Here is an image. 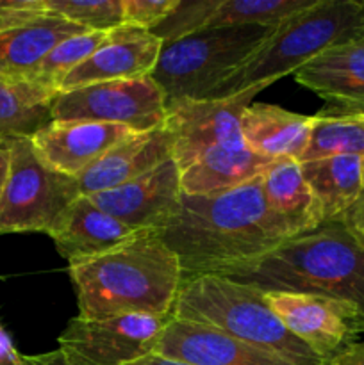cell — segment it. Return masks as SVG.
<instances>
[{
  "label": "cell",
  "instance_id": "obj_35",
  "mask_svg": "<svg viewBox=\"0 0 364 365\" xmlns=\"http://www.w3.org/2000/svg\"><path fill=\"white\" fill-rule=\"evenodd\" d=\"M24 365H70L59 349L43 353V355H24Z\"/></svg>",
  "mask_w": 364,
  "mask_h": 365
},
{
  "label": "cell",
  "instance_id": "obj_13",
  "mask_svg": "<svg viewBox=\"0 0 364 365\" xmlns=\"http://www.w3.org/2000/svg\"><path fill=\"white\" fill-rule=\"evenodd\" d=\"M163 41L150 31L123 24L107 34L106 41L61 82L59 93L98 82L125 81L152 75Z\"/></svg>",
  "mask_w": 364,
  "mask_h": 365
},
{
  "label": "cell",
  "instance_id": "obj_26",
  "mask_svg": "<svg viewBox=\"0 0 364 365\" xmlns=\"http://www.w3.org/2000/svg\"><path fill=\"white\" fill-rule=\"evenodd\" d=\"M314 2L316 0H220L206 29L236 27V25L275 27L285 18L313 6Z\"/></svg>",
  "mask_w": 364,
  "mask_h": 365
},
{
  "label": "cell",
  "instance_id": "obj_23",
  "mask_svg": "<svg viewBox=\"0 0 364 365\" xmlns=\"http://www.w3.org/2000/svg\"><path fill=\"white\" fill-rule=\"evenodd\" d=\"M273 160L252 152L248 146L241 150H214L181 171L182 192L211 195L232 189L263 175Z\"/></svg>",
  "mask_w": 364,
  "mask_h": 365
},
{
  "label": "cell",
  "instance_id": "obj_1",
  "mask_svg": "<svg viewBox=\"0 0 364 365\" xmlns=\"http://www.w3.org/2000/svg\"><path fill=\"white\" fill-rule=\"evenodd\" d=\"M161 237L178 257L184 278L253 260L291 239L264 198L263 175L211 195L182 192Z\"/></svg>",
  "mask_w": 364,
  "mask_h": 365
},
{
  "label": "cell",
  "instance_id": "obj_9",
  "mask_svg": "<svg viewBox=\"0 0 364 365\" xmlns=\"http://www.w3.org/2000/svg\"><path fill=\"white\" fill-rule=\"evenodd\" d=\"M171 316L106 319L74 317L59 335V351L70 365H128L156 353Z\"/></svg>",
  "mask_w": 364,
  "mask_h": 365
},
{
  "label": "cell",
  "instance_id": "obj_5",
  "mask_svg": "<svg viewBox=\"0 0 364 365\" xmlns=\"http://www.w3.org/2000/svg\"><path fill=\"white\" fill-rule=\"evenodd\" d=\"M171 317L214 328L228 337L284 356L296 365L323 364L275 316L264 292L221 274L207 273L184 278Z\"/></svg>",
  "mask_w": 364,
  "mask_h": 365
},
{
  "label": "cell",
  "instance_id": "obj_18",
  "mask_svg": "<svg viewBox=\"0 0 364 365\" xmlns=\"http://www.w3.org/2000/svg\"><path fill=\"white\" fill-rule=\"evenodd\" d=\"M138 232L141 230H136L103 212L88 196H79L57 217L49 235L56 245L57 253L71 264L102 255L123 245Z\"/></svg>",
  "mask_w": 364,
  "mask_h": 365
},
{
  "label": "cell",
  "instance_id": "obj_6",
  "mask_svg": "<svg viewBox=\"0 0 364 365\" xmlns=\"http://www.w3.org/2000/svg\"><path fill=\"white\" fill-rule=\"evenodd\" d=\"M277 27V25H275ZM266 25H236L198 31L164 43L152 78L166 107L182 100H209L275 31Z\"/></svg>",
  "mask_w": 364,
  "mask_h": 365
},
{
  "label": "cell",
  "instance_id": "obj_20",
  "mask_svg": "<svg viewBox=\"0 0 364 365\" xmlns=\"http://www.w3.org/2000/svg\"><path fill=\"white\" fill-rule=\"evenodd\" d=\"M263 192L271 212L288 228L289 237L305 234L323 223L298 160H273L263 173Z\"/></svg>",
  "mask_w": 364,
  "mask_h": 365
},
{
  "label": "cell",
  "instance_id": "obj_38",
  "mask_svg": "<svg viewBox=\"0 0 364 365\" xmlns=\"http://www.w3.org/2000/svg\"><path fill=\"white\" fill-rule=\"evenodd\" d=\"M360 114H363V116H364V113H360Z\"/></svg>",
  "mask_w": 364,
  "mask_h": 365
},
{
  "label": "cell",
  "instance_id": "obj_10",
  "mask_svg": "<svg viewBox=\"0 0 364 365\" xmlns=\"http://www.w3.org/2000/svg\"><path fill=\"white\" fill-rule=\"evenodd\" d=\"M257 93L248 89L228 98L182 100L166 107L164 127L171 134V159L178 171L214 150L246 148L241 116Z\"/></svg>",
  "mask_w": 364,
  "mask_h": 365
},
{
  "label": "cell",
  "instance_id": "obj_16",
  "mask_svg": "<svg viewBox=\"0 0 364 365\" xmlns=\"http://www.w3.org/2000/svg\"><path fill=\"white\" fill-rule=\"evenodd\" d=\"M338 113H364V38L334 45L293 73Z\"/></svg>",
  "mask_w": 364,
  "mask_h": 365
},
{
  "label": "cell",
  "instance_id": "obj_14",
  "mask_svg": "<svg viewBox=\"0 0 364 365\" xmlns=\"http://www.w3.org/2000/svg\"><path fill=\"white\" fill-rule=\"evenodd\" d=\"M156 355L189 365H296L214 328L171 317Z\"/></svg>",
  "mask_w": 364,
  "mask_h": 365
},
{
  "label": "cell",
  "instance_id": "obj_33",
  "mask_svg": "<svg viewBox=\"0 0 364 365\" xmlns=\"http://www.w3.org/2000/svg\"><path fill=\"white\" fill-rule=\"evenodd\" d=\"M321 365H364V341L352 342L330 359L323 360Z\"/></svg>",
  "mask_w": 364,
  "mask_h": 365
},
{
  "label": "cell",
  "instance_id": "obj_8",
  "mask_svg": "<svg viewBox=\"0 0 364 365\" xmlns=\"http://www.w3.org/2000/svg\"><path fill=\"white\" fill-rule=\"evenodd\" d=\"M52 121H95L148 132L166 121V100L152 75L98 82L57 93Z\"/></svg>",
  "mask_w": 364,
  "mask_h": 365
},
{
  "label": "cell",
  "instance_id": "obj_2",
  "mask_svg": "<svg viewBox=\"0 0 364 365\" xmlns=\"http://www.w3.org/2000/svg\"><path fill=\"white\" fill-rule=\"evenodd\" d=\"M79 317L171 316L184 273L159 230H141L123 245L68 264Z\"/></svg>",
  "mask_w": 364,
  "mask_h": 365
},
{
  "label": "cell",
  "instance_id": "obj_24",
  "mask_svg": "<svg viewBox=\"0 0 364 365\" xmlns=\"http://www.w3.org/2000/svg\"><path fill=\"white\" fill-rule=\"evenodd\" d=\"M57 96L31 77L0 78V141L29 138L52 121Z\"/></svg>",
  "mask_w": 364,
  "mask_h": 365
},
{
  "label": "cell",
  "instance_id": "obj_31",
  "mask_svg": "<svg viewBox=\"0 0 364 365\" xmlns=\"http://www.w3.org/2000/svg\"><path fill=\"white\" fill-rule=\"evenodd\" d=\"M46 14L45 0H0V32L24 27Z\"/></svg>",
  "mask_w": 364,
  "mask_h": 365
},
{
  "label": "cell",
  "instance_id": "obj_4",
  "mask_svg": "<svg viewBox=\"0 0 364 365\" xmlns=\"http://www.w3.org/2000/svg\"><path fill=\"white\" fill-rule=\"evenodd\" d=\"M364 38V0H316L285 18L263 46L216 88L209 100L273 84L334 45Z\"/></svg>",
  "mask_w": 364,
  "mask_h": 365
},
{
  "label": "cell",
  "instance_id": "obj_21",
  "mask_svg": "<svg viewBox=\"0 0 364 365\" xmlns=\"http://www.w3.org/2000/svg\"><path fill=\"white\" fill-rule=\"evenodd\" d=\"M300 168L323 223L339 220L363 196L364 157L330 155L300 163Z\"/></svg>",
  "mask_w": 364,
  "mask_h": 365
},
{
  "label": "cell",
  "instance_id": "obj_15",
  "mask_svg": "<svg viewBox=\"0 0 364 365\" xmlns=\"http://www.w3.org/2000/svg\"><path fill=\"white\" fill-rule=\"evenodd\" d=\"M134 134L131 128L95 121H50L31 138L36 153L59 173L79 178L116 143Z\"/></svg>",
  "mask_w": 364,
  "mask_h": 365
},
{
  "label": "cell",
  "instance_id": "obj_7",
  "mask_svg": "<svg viewBox=\"0 0 364 365\" xmlns=\"http://www.w3.org/2000/svg\"><path fill=\"white\" fill-rule=\"evenodd\" d=\"M9 175L0 195V232H45L81 195L77 178L50 168L31 139L7 141Z\"/></svg>",
  "mask_w": 364,
  "mask_h": 365
},
{
  "label": "cell",
  "instance_id": "obj_19",
  "mask_svg": "<svg viewBox=\"0 0 364 365\" xmlns=\"http://www.w3.org/2000/svg\"><path fill=\"white\" fill-rule=\"evenodd\" d=\"M316 116H305L278 106L252 102L241 116L246 146L271 160H300L309 146Z\"/></svg>",
  "mask_w": 364,
  "mask_h": 365
},
{
  "label": "cell",
  "instance_id": "obj_11",
  "mask_svg": "<svg viewBox=\"0 0 364 365\" xmlns=\"http://www.w3.org/2000/svg\"><path fill=\"white\" fill-rule=\"evenodd\" d=\"M266 302L282 324L321 360L364 334L359 310L346 302L307 292H266Z\"/></svg>",
  "mask_w": 364,
  "mask_h": 365
},
{
  "label": "cell",
  "instance_id": "obj_29",
  "mask_svg": "<svg viewBox=\"0 0 364 365\" xmlns=\"http://www.w3.org/2000/svg\"><path fill=\"white\" fill-rule=\"evenodd\" d=\"M218 2L220 0H191V2L181 0L178 6L150 32L156 34L164 45L203 31Z\"/></svg>",
  "mask_w": 364,
  "mask_h": 365
},
{
  "label": "cell",
  "instance_id": "obj_3",
  "mask_svg": "<svg viewBox=\"0 0 364 365\" xmlns=\"http://www.w3.org/2000/svg\"><path fill=\"white\" fill-rule=\"evenodd\" d=\"M261 292H307L346 302L364 323V246L339 221L288 239L246 262L213 271Z\"/></svg>",
  "mask_w": 364,
  "mask_h": 365
},
{
  "label": "cell",
  "instance_id": "obj_39",
  "mask_svg": "<svg viewBox=\"0 0 364 365\" xmlns=\"http://www.w3.org/2000/svg\"><path fill=\"white\" fill-rule=\"evenodd\" d=\"M0 143H4V141H0Z\"/></svg>",
  "mask_w": 364,
  "mask_h": 365
},
{
  "label": "cell",
  "instance_id": "obj_25",
  "mask_svg": "<svg viewBox=\"0 0 364 365\" xmlns=\"http://www.w3.org/2000/svg\"><path fill=\"white\" fill-rule=\"evenodd\" d=\"M330 155L364 157V116L360 113L321 110L316 114L309 146L298 163Z\"/></svg>",
  "mask_w": 364,
  "mask_h": 365
},
{
  "label": "cell",
  "instance_id": "obj_36",
  "mask_svg": "<svg viewBox=\"0 0 364 365\" xmlns=\"http://www.w3.org/2000/svg\"><path fill=\"white\" fill-rule=\"evenodd\" d=\"M7 175H9V146L7 143H0V195L6 185Z\"/></svg>",
  "mask_w": 364,
  "mask_h": 365
},
{
  "label": "cell",
  "instance_id": "obj_32",
  "mask_svg": "<svg viewBox=\"0 0 364 365\" xmlns=\"http://www.w3.org/2000/svg\"><path fill=\"white\" fill-rule=\"evenodd\" d=\"M335 221H339V223L346 228V232H348L360 246H364V192L363 196H360V198Z\"/></svg>",
  "mask_w": 364,
  "mask_h": 365
},
{
  "label": "cell",
  "instance_id": "obj_12",
  "mask_svg": "<svg viewBox=\"0 0 364 365\" xmlns=\"http://www.w3.org/2000/svg\"><path fill=\"white\" fill-rule=\"evenodd\" d=\"M181 171L173 159L111 191L89 195L96 207L136 230H163L181 205Z\"/></svg>",
  "mask_w": 364,
  "mask_h": 365
},
{
  "label": "cell",
  "instance_id": "obj_17",
  "mask_svg": "<svg viewBox=\"0 0 364 365\" xmlns=\"http://www.w3.org/2000/svg\"><path fill=\"white\" fill-rule=\"evenodd\" d=\"M171 159V134L166 127L134 132L107 150L77 178L82 196L111 191Z\"/></svg>",
  "mask_w": 364,
  "mask_h": 365
},
{
  "label": "cell",
  "instance_id": "obj_37",
  "mask_svg": "<svg viewBox=\"0 0 364 365\" xmlns=\"http://www.w3.org/2000/svg\"><path fill=\"white\" fill-rule=\"evenodd\" d=\"M128 365H189V364L177 362V360L164 359V356H159V355H156V353H152V355L145 356V359L138 360V362H132V364H128Z\"/></svg>",
  "mask_w": 364,
  "mask_h": 365
},
{
  "label": "cell",
  "instance_id": "obj_28",
  "mask_svg": "<svg viewBox=\"0 0 364 365\" xmlns=\"http://www.w3.org/2000/svg\"><path fill=\"white\" fill-rule=\"evenodd\" d=\"M45 9L86 31L109 32L125 24L123 0H45Z\"/></svg>",
  "mask_w": 364,
  "mask_h": 365
},
{
  "label": "cell",
  "instance_id": "obj_34",
  "mask_svg": "<svg viewBox=\"0 0 364 365\" xmlns=\"http://www.w3.org/2000/svg\"><path fill=\"white\" fill-rule=\"evenodd\" d=\"M24 355L18 353L13 341L0 324V365H24Z\"/></svg>",
  "mask_w": 364,
  "mask_h": 365
},
{
  "label": "cell",
  "instance_id": "obj_30",
  "mask_svg": "<svg viewBox=\"0 0 364 365\" xmlns=\"http://www.w3.org/2000/svg\"><path fill=\"white\" fill-rule=\"evenodd\" d=\"M178 2L181 0H123V20L128 25L152 31Z\"/></svg>",
  "mask_w": 364,
  "mask_h": 365
},
{
  "label": "cell",
  "instance_id": "obj_27",
  "mask_svg": "<svg viewBox=\"0 0 364 365\" xmlns=\"http://www.w3.org/2000/svg\"><path fill=\"white\" fill-rule=\"evenodd\" d=\"M107 34L109 32L86 31L82 34L63 39L39 61V64L32 70L29 77L50 88L52 91L59 93V86L64 81V77L74 68L84 63L93 52H96V48L106 41Z\"/></svg>",
  "mask_w": 364,
  "mask_h": 365
},
{
  "label": "cell",
  "instance_id": "obj_40",
  "mask_svg": "<svg viewBox=\"0 0 364 365\" xmlns=\"http://www.w3.org/2000/svg\"><path fill=\"white\" fill-rule=\"evenodd\" d=\"M0 234H2V232H0Z\"/></svg>",
  "mask_w": 364,
  "mask_h": 365
},
{
  "label": "cell",
  "instance_id": "obj_22",
  "mask_svg": "<svg viewBox=\"0 0 364 365\" xmlns=\"http://www.w3.org/2000/svg\"><path fill=\"white\" fill-rule=\"evenodd\" d=\"M86 32L64 18L46 14L24 27L0 32V78L29 77L63 39Z\"/></svg>",
  "mask_w": 364,
  "mask_h": 365
}]
</instances>
